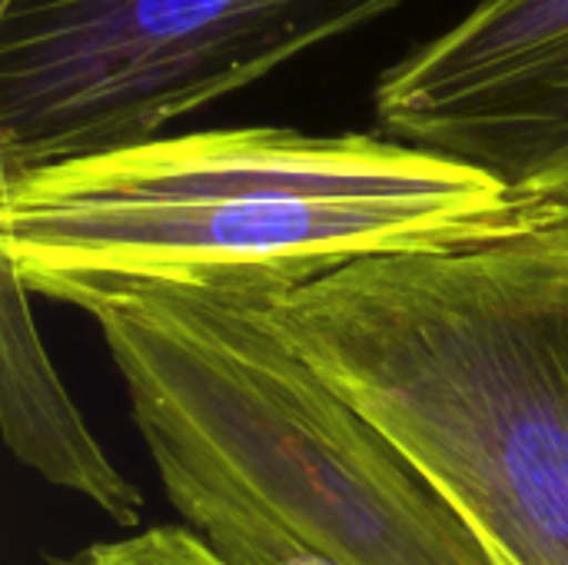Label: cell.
<instances>
[{
  "mask_svg": "<svg viewBox=\"0 0 568 565\" xmlns=\"http://www.w3.org/2000/svg\"><path fill=\"white\" fill-rule=\"evenodd\" d=\"M406 0H0V176L106 153Z\"/></svg>",
  "mask_w": 568,
  "mask_h": 565,
  "instance_id": "cell-4",
  "label": "cell"
},
{
  "mask_svg": "<svg viewBox=\"0 0 568 565\" xmlns=\"http://www.w3.org/2000/svg\"><path fill=\"white\" fill-rule=\"evenodd\" d=\"M87 316L186 529H270L339 565H496L280 333L266 293L143 286Z\"/></svg>",
  "mask_w": 568,
  "mask_h": 565,
  "instance_id": "cell-3",
  "label": "cell"
},
{
  "mask_svg": "<svg viewBox=\"0 0 568 565\" xmlns=\"http://www.w3.org/2000/svg\"><path fill=\"white\" fill-rule=\"evenodd\" d=\"M50 565H226L193 529L150 526L123 539L83 546L57 556Z\"/></svg>",
  "mask_w": 568,
  "mask_h": 565,
  "instance_id": "cell-7",
  "label": "cell"
},
{
  "mask_svg": "<svg viewBox=\"0 0 568 565\" xmlns=\"http://www.w3.org/2000/svg\"><path fill=\"white\" fill-rule=\"evenodd\" d=\"M373 107L389 140L568 210V0H479L389 63Z\"/></svg>",
  "mask_w": 568,
  "mask_h": 565,
  "instance_id": "cell-5",
  "label": "cell"
},
{
  "mask_svg": "<svg viewBox=\"0 0 568 565\" xmlns=\"http://www.w3.org/2000/svg\"><path fill=\"white\" fill-rule=\"evenodd\" d=\"M489 553H493V549H489ZM493 559H496V565H513L506 556H503V553H493Z\"/></svg>",
  "mask_w": 568,
  "mask_h": 565,
  "instance_id": "cell-8",
  "label": "cell"
},
{
  "mask_svg": "<svg viewBox=\"0 0 568 565\" xmlns=\"http://www.w3.org/2000/svg\"><path fill=\"white\" fill-rule=\"evenodd\" d=\"M568 220L459 160L373 133L223 127L0 176V260L93 310L143 286L280 296L376 256L453 253Z\"/></svg>",
  "mask_w": 568,
  "mask_h": 565,
  "instance_id": "cell-1",
  "label": "cell"
},
{
  "mask_svg": "<svg viewBox=\"0 0 568 565\" xmlns=\"http://www.w3.org/2000/svg\"><path fill=\"white\" fill-rule=\"evenodd\" d=\"M0 426L10 453L50 486L87 500L120 529L140 526L146 500L67 393L37 330L30 290L7 260H0Z\"/></svg>",
  "mask_w": 568,
  "mask_h": 565,
  "instance_id": "cell-6",
  "label": "cell"
},
{
  "mask_svg": "<svg viewBox=\"0 0 568 565\" xmlns=\"http://www.w3.org/2000/svg\"><path fill=\"white\" fill-rule=\"evenodd\" d=\"M303 360L513 565H568V220L270 296Z\"/></svg>",
  "mask_w": 568,
  "mask_h": 565,
  "instance_id": "cell-2",
  "label": "cell"
}]
</instances>
